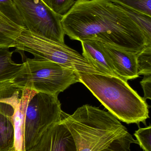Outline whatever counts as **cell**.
<instances>
[{"label": "cell", "instance_id": "10", "mask_svg": "<svg viewBox=\"0 0 151 151\" xmlns=\"http://www.w3.org/2000/svg\"><path fill=\"white\" fill-rule=\"evenodd\" d=\"M80 42L82 49V55L98 71L104 75L119 77L104 43L95 40Z\"/></svg>", "mask_w": 151, "mask_h": 151}, {"label": "cell", "instance_id": "20", "mask_svg": "<svg viewBox=\"0 0 151 151\" xmlns=\"http://www.w3.org/2000/svg\"><path fill=\"white\" fill-rule=\"evenodd\" d=\"M144 93L143 98L146 101L147 99H151V76H146L140 82Z\"/></svg>", "mask_w": 151, "mask_h": 151}, {"label": "cell", "instance_id": "6", "mask_svg": "<svg viewBox=\"0 0 151 151\" xmlns=\"http://www.w3.org/2000/svg\"><path fill=\"white\" fill-rule=\"evenodd\" d=\"M58 96L35 91L28 100L23 127L25 151L34 147L54 123L68 115L61 109Z\"/></svg>", "mask_w": 151, "mask_h": 151}, {"label": "cell", "instance_id": "2", "mask_svg": "<svg viewBox=\"0 0 151 151\" xmlns=\"http://www.w3.org/2000/svg\"><path fill=\"white\" fill-rule=\"evenodd\" d=\"M84 84L118 119L127 124L145 123L149 117V105L129 85L118 76L78 72Z\"/></svg>", "mask_w": 151, "mask_h": 151}, {"label": "cell", "instance_id": "11", "mask_svg": "<svg viewBox=\"0 0 151 151\" xmlns=\"http://www.w3.org/2000/svg\"><path fill=\"white\" fill-rule=\"evenodd\" d=\"M105 48L119 77L127 81L139 77L136 54L104 43Z\"/></svg>", "mask_w": 151, "mask_h": 151}, {"label": "cell", "instance_id": "13", "mask_svg": "<svg viewBox=\"0 0 151 151\" xmlns=\"http://www.w3.org/2000/svg\"><path fill=\"white\" fill-rule=\"evenodd\" d=\"M9 48L0 47V87L12 82L21 68L22 64H17L12 60Z\"/></svg>", "mask_w": 151, "mask_h": 151}, {"label": "cell", "instance_id": "16", "mask_svg": "<svg viewBox=\"0 0 151 151\" xmlns=\"http://www.w3.org/2000/svg\"><path fill=\"white\" fill-rule=\"evenodd\" d=\"M138 75H151V45L146 46L142 51L136 54Z\"/></svg>", "mask_w": 151, "mask_h": 151}, {"label": "cell", "instance_id": "7", "mask_svg": "<svg viewBox=\"0 0 151 151\" xmlns=\"http://www.w3.org/2000/svg\"><path fill=\"white\" fill-rule=\"evenodd\" d=\"M25 28L53 41L64 43L62 16L53 11L44 0H11Z\"/></svg>", "mask_w": 151, "mask_h": 151}, {"label": "cell", "instance_id": "4", "mask_svg": "<svg viewBox=\"0 0 151 151\" xmlns=\"http://www.w3.org/2000/svg\"><path fill=\"white\" fill-rule=\"evenodd\" d=\"M17 87L36 92L57 95L79 82L78 72L43 59L27 58L12 80Z\"/></svg>", "mask_w": 151, "mask_h": 151}, {"label": "cell", "instance_id": "14", "mask_svg": "<svg viewBox=\"0 0 151 151\" xmlns=\"http://www.w3.org/2000/svg\"><path fill=\"white\" fill-rule=\"evenodd\" d=\"M13 117L0 111V151H15Z\"/></svg>", "mask_w": 151, "mask_h": 151}, {"label": "cell", "instance_id": "21", "mask_svg": "<svg viewBox=\"0 0 151 151\" xmlns=\"http://www.w3.org/2000/svg\"><path fill=\"white\" fill-rule=\"evenodd\" d=\"M0 2L6 3H12L11 0H0Z\"/></svg>", "mask_w": 151, "mask_h": 151}, {"label": "cell", "instance_id": "18", "mask_svg": "<svg viewBox=\"0 0 151 151\" xmlns=\"http://www.w3.org/2000/svg\"><path fill=\"white\" fill-rule=\"evenodd\" d=\"M151 127L139 128L135 132L138 144L144 151H151Z\"/></svg>", "mask_w": 151, "mask_h": 151}, {"label": "cell", "instance_id": "12", "mask_svg": "<svg viewBox=\"0 0 151 151\" xmlns=\"http://www.w3.org/2000/svg\"><path fill=\"white\" fill-rule=\"evenodd\" d=\"M35 92L30 89H23L20 101L15 108L13 116L15 132V151H25L23 137L24 118L28 100Z\"/></svg>", "mask_w": 151, "mask_h": 151}, {"label": "cell", "instance_id": "19", "mask_svg": "<svg viewBox=\"0 0 151 151\" xmlns=\"http://www.w3.org/2000/svg\"><path fill=\"white\" fill-rule=\"evenodd\" d=\"M47 5L57 14L62 16L67 13L75 0H44Z\"/></svg>", "mask_w": 151, "mask_h": 151}, {"label": "cell", "instance_id": "17", "mask_svg": "<svg viewBox=\"0 0 151 151\" xmlns=\"http://www.w3.org/2000/svg\"><path fill=\"white\" fill-rule=\"evenodd\" d=\"M133 144H138V142L128 131L100 151H131L130 147Z\"/></svg>", "mask_w": 151, "mask_h": 151}, {"label": "cell", "instance_id": "8", "mask_svg": "<svg viewBox=\"0 0 151 151\" xmlns=\"http://www.w3.org/2000/svg\"><path fill=\"white\" fill-rule=\"evenodd\" d=\"M63 119L52 125L27 151H77L72 136Z\"/></svg>", "mask_w": 151, "mask_h": 151}, {"label": "cell", "instance_id": "5", "mask_svg": "<svg viewBox=\"0 0 151 151\" xmlns=\"http://www.w3.org/2000/svg\"><path fill=\"white\" fill-rule=\"evenodd\" d=\"M13 47L31 53L35 58L53 62L77 72L102 74L82 55L65 43L43 38L25 28L14 41Z\"/></svg>", "mask_w": 151, "mask_h": 151}, {"label": "cell", "instance_id": "9", "mask_svg": "<svg viewBox=\"0 0 151 151\" xmlns=\"http://www.w3.org/2000/svg\"><path fill=\"white\" fill-rule=\"evenodd\" d=\"M25 28L12 3L0 2V47H13L14 41Z\"/></svg>", "mask_w": 151, "mask_h": 151}, {"label": "cell", "instance_id": "1", "mask_svg": "<svg viewBox=\"0 0 151 151\" xmlns=\"http://www.w3.org/2000/svg\"><path fill=\"white\" fill-rule=\"evenodd\" d=\"M61 23L71 40H95L136 54L151 45V17L108 0L75 1Z\"/></svg>", "mask_w": 151, "mask_h": 151}, {"label": "cell", "instance_id": "3", "mask_svg": "<svg viewBox=\"0 0 151 151\" xmlns=\"http://www.w3.org/2000/svg\"><path fill=\"white\" fill-rule=\"evenodd\" d=\"M63 122L71 132L77 151H100L128 132L110 112L84 105Z\"/></svg>", "mask_w": 151, "mask_h": 151}, {"label": "cell", "instance_id": "15", "mask_svg": "<svg viewBox=\"0 0 151 151\" xmlns=\"http://www.w3.org/2000/svg\"><path fill=\"white\" fill-rule=\"evenodd\" d=\"M132 12L151 17V0H108Z\"/></svg>", "mask_w": 151, "mask_h": 151}]
</instances>
